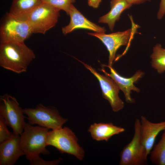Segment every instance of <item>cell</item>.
<instances>
[{
	"label": "cell",
	"instance_id": "obj_1",
	"mask_svg": "<svg viewBox=\"0 0 165 165\" xmlns=\"http://www.w3.org/2000/svg\"><path fill=\"white\" fill-rule=\"evenodd\" d=\"M35 55L24 42L0 43V66L19 74L27 71Z\"/></svg>",
	"mask_w": 165,
	"mask_h": 165
},
{
	"label": "cell",
	"instance_id": "obj_2",
	"mask_svg": "<svg viewBox=\"0 0 165 165\" xmlns=\"http://www.w3.org/2000/svg\"><path fill=\"white\" fill-rule=\"evenodd\" d=\"M49 129L39 126H33L25 123L20 135V145L30 165H37L42 158L39 154L48 155L47 149L46 137Z\"/></svg>",
	"mask_w": 165,
	"mask_h": 165
},
{
	"label": "cell",
	"instance_id": "obj_3",
	"mask_svg": "<svg viewBox=\"0 0 165 165\" xmlns=\"http://www.w3.org/2000/svg\"><path fill=\"white\" fill-rule=\"evenodd\" d=\"M46 143L47 146H53L60 152L73 155L79 160L85 156L84 151L79 144L77 137L68 127L49 131Z\"/></svg>",
	"mask_w": 165,
	"mask_h": 165
},
{
	"label": "cell",
	"instance_id": "obj_4",
	"mask_svg": "<svg viewBox=\"0 0 165 165\" xmlns=\"http://www.w3.org/2000/svg\"><path fill=\"white\" fill-rule=\"evenodd\" d=\"M23 113L27 117L28 123L35 124L55 130L61 128L68 121L60 115L58 110L51 107H46L40 104L35 108H25L23 109Z\"/></svg>",
	"mask_w": 165,
	"mask_h": 165
},
{
	"label": "cell",
	"instance_id": "obj_5",
	"mask_svg": "<svg viewBox=\"0 0 165 165\" xmlns=\"http://www.w3.org/2000/svg\"><path fill=\"white\" fill-rule=\"evenodd\" d=\"M140 119H136L134 133L131 141L123 149L120 155V165H144L147 163L148 154L142 141Z\"/></svg>",
	"mask_w": 165,
	"mask_h": 165
},
{
	"label": "cell",
	"instance_id": "obj_6",
	"mask_svg": "<svg viewBox=\"0 0 165 165\" xmlns=\"http://www.w3.org/2000/svg\"><path fill=\"white\" fill-rule=\"evenodd\" d=\"M60 11L44 2L36 7L27 21L33 33L44 34L46 31L55 26L60 16Z\"/></svg>",
	"mask_w": 165,
	"mask_h": 165
},
{
	"label": "cell",
	"instance_id": "obj_7",
	"mask_svg": "<svg viewBox=\"0 0 165 165\" xmlns=\"http://www.w3.org/2000/svg\"><path fill=\"white\" fill-rule=\"evenodd\" d=\"M24 114L23 109L15 97L8 94L0 96V115L15 134L20 135L24 130L26 118Z\"/></svg>",
	"mask_w": 165,
	"mask_h": 165
},
{
	"label": "cell",
	"instance_id": "obj_8",
	"mask_svg": "<svg viewBox=\"0 0 165 165\" xmlns=\"http://www.w3.org/2000/svg\"><path fill=\"white\" fill-rule=\"evenodd\" d=\"M32 33L27 21L19 20L7 13L0 25V43L24 42Z\"/></svg>",
	"mask_w": 165,
	"mask_h": 165
},
{
	"label": "cell",
	"instance_id": "obj_9",
	"mask_svg": "<svg viewBox=\"0 0 165 165\" xmlns=\"http://www.w3.org/2000/svg\"><path fill=\"white\" fill-rule=\"evenodd\" d=\"M78 60L97 79L100 85L102 96L108 101L112 110L117 112L122 109L124 107V103L119 96L120 89L115 81L109 77L99 73L91 65Z\"/></svg>",
	"mask_w": 165,
	"mask_h": 165
},
{
	"label": "cell",
	"instance_id": "obj_10",
	"mask_svg": "<svg viewBox=\"0 0 165 165\" xmlns=\"http://www.w3.org/2000/svg\"><path fill=\"white\" fill-rule=\"evenodd\" d=\"M134 28L110 34L96 32L88 34L98 38L106 46L109 54L108 65L112 66L117 50L121 46L129 44L135 32Z\"/></svg>",
	"mask_w": 165,
	"mask_h": 165
},
{
	"label": "cell",
	"instance_id": "obj_11",
	"mask_svg": "<svg viewBox=\"0 0 165 165\" xmlns=\"http://www.w3.org/2000/svg\"><path fill=\"white\" fill-rule=\"evenodd\" d=\"M104 66L107 67L110 69V73H108L104 69H101V70L105 75L110 77L116 83L120 90L123 92L126 102L131 104L134 103L135 100L130 95L131 91L133 90L137 93L140 92L139 89L134 85V83L142 78L144 73L140 70H138L132 77L126 78L119 74L112 66L106 65Z\"/></svg>",
	"mask_w": 165,
	"mask_h": 165
},
{
	"label": "cell",
	"instance_id": "obj_12",
	"mask_svg": "<svg viewBox=\"0 0 165 165\" xmlns=\"http://www.w3.org/2000/svg\"><path fill=\"white\" fill-rule=\"evenodd\" d=\"M68 15L70 17V22L62 29V33L65 35L78 29H88L96 33H105L106 31L105 27L100 26L89 20L73 4L71 5Z\"/></svg>",
	"mask_w": 165,
	"mask_h": 165
},
{
	"label": "cell",
	"instance_id": "obj_13",
	"mask_svg": "<svg viewBox=\"0 0 165 165\" xmlns=\"http://www.w3.org/2000/svg\"><path fill=\"white\" fill-rule=\"evenodd\" d=\"M20 135L14 134L10 139L0 143V165H13L24 153L20 145Z\"/></svg>",
	"mask_w": 165,
	"mask_h": 165
},
{
	"label": "cell",
	"instance_id": "obj_14",
	"mask_svg": "<svg viewBox=\"0 0 165 165\" xmlns=\"http://www.w3.org/2000/svg\"><path fill=\"white\" fill-rule=\"evenodd\" d=\"M140 121L142 141L149 155L157 136L160 132L165 130V120L159 123H152L145 116H141Z\"/></svg>",
	"mask_w": 165,
	"mask_h": 165
},
{
	"label": "cell",
	"instance_id": "obj_15",
	"mask_svg": "<svg viewBox=\"0 0 165 165\" xmlns=\"http://www.w3.org/2000/svg\"><path fill=\"white\" fill-rule=\"evenodd\" d=\"M121 127L114 125L112 123H94L88 130L92 138L97 141H108L112 136L125 131Z\"/></svg>",
	"mask_w": 165,
	"mask_h": 165
},
{
	"label": "cell",
	"instance_id": "obj_16",
	"mask_svg": "<svg viewBox=\"0 0 165 165\" xmlns=\"http://www.w3.org/2000/svg\"><path fill=\"white\" fill-rule=\"evenodd\" d=\"M43 2L42 0H13L8 13L19 20L27 21L32 11Z\"/></svg>",
	"mask_w": 165,
	"mask_h": 165
},
{
	"label": "cell",
	"instance_id": "obj_17",
	"mask_svg": "<svg viewBox=\"0 0 165 165\" xmlns=\"http://www.w3.org/2000/svg\"><path fill=\"white\" fill-rule=\"evenodd\" d=\"M111 9L107 14L100 17L98 22L107 24L109 29L112 31L116 22L118 21L122 13L132 5L127 0H111Z\"/></svg>",
	"mask_w": 165,
	"mask_h": 165
},
{
	"label": "cell",
	"instance_id": "obj_18",
	"mask_svg": "<svg viewBox=\"0 0 165 165\" xmlns=\"http://www.w3.org/2000/svg\"><path fill=\"white\" fill-rule=\"evenodd\" d=\"M150 160L152 163L165 165V130L160 141L154 145L151 151Z\"/></svg>",
	"mask_w": 165,
	"mask_h": 165
},
{
	"label": "cell",
	"instance_id": "obj_19",
	"mask_svg": "<svg viewBox=\"0 0 165 165\" xmlns=\"http://www.w3.org/2000/svg\"><path fill=\"white\" fill-rule=\"evenodd\" d=\"M151 65L159 74L165 72V49L159 43L157 44L153 48L151 55Z\"/></svg>",
	"mask_w": 165,
	"mask_h": 165
},
{
	"label": "cell",
	"instance_id": "obj_20",
	"mask_svg": "<svg viewBox=\"0 0 165 165\" xmlns=\"http://www.w3.org/2000/svg\"><path fill=\"white\" fill-rule=\"evenodd\" d=\"M46 3L60 10L65 11L68 15L71 5L75 2V0H42Z\"/></svg>",
	"mask_w": 165,
	"mask_h": 165
},
{
	"label": "cell",
	"instance_id": "obj_21",
	"mask_svg": "<svg viewBox=\"0 0 165 165\" xmlns=\"http://www.w3.org/2000/svg\"><path fill=\"white\" fill-rule=\"evenodd\" d=\"M7 126L4 119L0 115V143L10 139L14 135L9 131Z\"/></svg>",
	"mask_w": 165,
	"mask_h": 165
},
{
	"label": "cell",
	"instance_id": "obj_22",
	"mask_svg": "<svg viewBox=\"0 0 165 165\" xmlns=\"http://www.w3.org/2000/svg\"><path fill=\"white\" fill-rule=\"evenodd\" d=\"M165 14V0H161L157 17L159 20L161 19Z\"/></svg>",
	"mask_w": 165,
	"mask_h": 165
},
{
	"label": "cell",
	"instance_id": "obj_23",
	"mask_svg": "<svg viewBox=\"0 0 165 165\" xmlns=\"http://www.w3.org/2000/svg\"><path fill=\"white\" fill-rule=\"evenodd\" d=\"M101 0H88L89 6L94 8H97L98 7Z\"/></svg>",
	"mask_w": 165,
	"mask_h": 165
},
{
	"label": "cell",
	"instance_id": "obj_24",
	"mask_svg": "<svg viewBox=\"0 0 165 165\" xmlns=\"http://www.w3.org/2000/svg\"><path fill=\"white\" fill-rule=\"evenodd\" d=\"M129 3L132 4H138L142 3L149 0H127Z\"/></svg>",
	"mask_w": 165,
	"mask_h": 165
}]
</instances>
